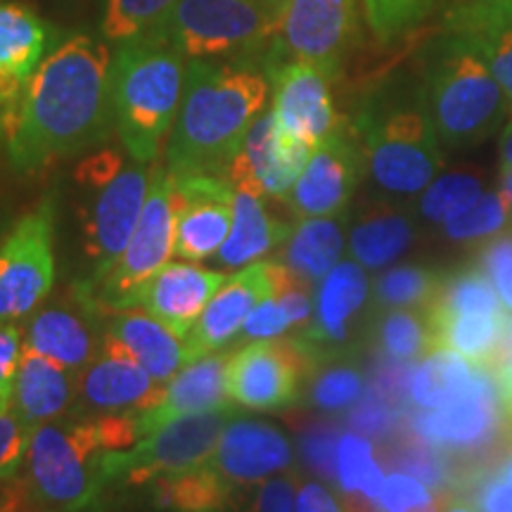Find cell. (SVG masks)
Segmentation results:
<instances>
[{
  "instance_id": "1",
  "label": "cell",
  "mask_w": 512,
  "mask_h": 512,
  "mask_svg": "<svg viewBox=\"0 0 512 512\" xmlns=\"http://www.w3.org/2000/svg\"><path fill=\"white\" fill-rule=\"evenodd\" d=\"M112 55L107 43L86 34L69 36L46 55L5 138L17 174L46 171L110 138Z\"/></svg>"
},
{
  "instance_id": "2",
  "label": "cell",
  "mask_w": 512,
  "mask_h": 512,
  "mask_svg": "<svg viewBox=\"0 0 512 512\" xmlns=\"http://www.w3.org/2000/svg\"><path fill=\"white\" fill-rule=\"evenodd\" d=\"M266 98V74L252 64L188 60L181 110L166 143V169L174 176H228Z\"/></svg>"
},
{
  "instance_id": "3",
  "label": "cell",
  "mask_w": 512,
  "mask_h": 512,
  "mask_svg": "<svg viewBox=\"0 0 512 512\" xmlns=\"http://www.w3.org/2000/svg\"><path fill=\"white\" fill-rule=\"evenodd\" d=\"M140 439L138 411L55 418L34 427L27 453V498L48 512H86L107 484L105 453Z\"/></svg>"
},
{
  "instance_id": "4",
  "label": "cell",
  "mask_w": 512,
  "mask_h": 512,
  "mask_svg": "<svg viewBox=\"0 0 512 512\" xmlns=\"http://www.w3.org/2000/svg\"><path fill=\"white\" fill-rule=\"evenodd\" d=\"M188 62L174 48L133 36L112 55L110 98L114 131L126 155L155 162L181 110Z\"/></svg>"
},
{
  "instance_id": "5",
  "label": "cell",
  "mask_w": 512,
  "mask_h": 512,
  "mask_svg": "<svg viewBox=\"0 0 512 512\" xmlns=\"http://www.w3.org/2000/svg\"><path fill=\"white\" fill-rule=\"evenodd\" d=\"M366 169L394 197L418 195L441 169V143L425 86L394 83L370 95L356 119Z\"/></svg>"
},
{
  "instance_id": "6",
  "label": "cell",
  "mask_w": 512,
  "mask_h": 512,
  "mask_svg": "<svg viewBox=\"0 0 512 512\" xmlns=\"http://www.w3.org/2000/svg\"><path fill=\"white\" fill-rule=\"evenodd\" d=\"M425 93L439 143L448 150L484 143L512 112L486 62L456 34L441 41L430 62Z\"/></svg>"
},
{
  "instance_id": "7",
  "label": "cell",
  "mask_w": 512,
  "mask_h": 512,
  "mask_svg": "<svg viewBox=\"0 0 512 512\" xmlns=\"http://www.w3.org/2000/svg\"><path fill=\"white\" fill-rule=\"evenodd\" d=\"M150 174L145 164L126 162L117 150L95 152L76 169V181L91 192L79 214L83 252L93 264L88 280H100L124 254L143 214Z\"/></svg>"
},
{
  "instance_id": "8",
  "label": "cell",
  "mask_w": 512,
  "mask_h": 512,
  "mask_svg": "<svg viewBox=\"0 0 512 512\" xmlns=\"http://www.w3.org/2000/svg\"><path fill=\"white\" fill-rule=\"evenodd\" d=\"M138 36L174 48L185 60H219L254 53L273 41L275 29L261 0H178Z\"/></svg>"
},
{
  "instance_id": "9",
  "label": "cell",
  "mask_w": 512,
  "mask_h": 512,
  "mask_svg": "<svg viewBox=\"0 0 512 512\" xmlns=\"http://www.w3.org/2000/svg\"><path fill=\"white\" fill-rule=\"evenodd\" d=\"M174 176L164 164L152 166L150 192L138 228L124 254L100 280H81L102 313L133 309L138 294L174 254Z\"/></svg>"
},
{
  "instance_id": "10",
  "label": "cell",
  "mask_w": 512,
  "mask_h": 512,
  "mask_svg": "<svg viewBox=\"0 0 512 512\" xmlns=\"http://www.w3.org/2000/svg\"><path fill=\"white\" fill-rule=\"evenodd\" d=\"M230 420H233V408L183 415L145 434L131 448L107 451V482L124 479L126 484H147L159 477L207 465Z\"/></svg>"
},
{
  "instance_id": "11",
  "label": "cell",
  "mask_w": 512,
  "mask_h": 512,
  "mask_svg": "<svg viewBox=\"0 0 512 512\" xmlns=\"http://www.w3.org/2000/svg\"><path fill=\"white\" fill-rule=\"evenodd\" d=\"M55 195H46L0 240V320L29 316L55 285Z\"/></svg>"
},
{
  "instance_id": "12",
  "label": "cell",
  "mask_w": 512,
  "mask_h": 512,
  "mask_svg": "<svg viewBox=\"0 0 512 512\" xmlns=\"http://www.w3.org/2000/svg\"><path fill=\"white\" fill-rule=\"evenodd\" d=\"M311 373L313 361L299 339H254L228 356V396L252 411H283L299 401Z\"/></svg>"
},
{
  "instance_id": "13",
  "label": "cell",
  "mask_w": 512,
  "mask_h": 512,
  "mask_svg": "<svg viewBox=\"0 0 512 512\" xmlns=\"http://www.w3.org/2000/svg\"><path fill=\"white\" fill-rule=\"evenodd\" d=\"M356 17L358 0H292L271 41L268 67L299 60L337 76L356 34Z\"/></svg>"
},
{
  "instance_id": "14",
  "label": "cell",
  "mask_w": 512,
  "mask_h": 512,
  "mask_svg": "<svg viewBox=\"0 0 512 512\" xmlns=\"http://www.w3.org/2000/svg\"><path fill=\"white\" fill-rule=\"evenodd\" d=\"M316 147L280 128L273 112L261 117L249 128L238 157L228 169L235 190H249L256 195L287 200L290 190L302 176Z\"/></svg>"
},
{
  "instance_id": "15",
  "label": "cell",
  "mask_w": 512,
  "mask_h": 512,
  "mask_svg": "<svg viewBox=\"0 0 512 512\" xmlns=\"http://www.w3.org/2000/svg\"><path fill=\"white\" fill-rule=\"evenodd\" d=\"M366 169L361 140L356 131L339 128L316 145L313 155L287 195V204L299 219L339 216L349 207L351 197Z\"/></svg>"
},
{
  "instance_id": "16",
  "label": "cell",
  "mask_w": 512,
  "mask_h": 512,
  "mask_svg": "<svg viewBox=\"0 0 512 512\" xmlns=\"http://www.w3.org/2000/svg\"><path fill=\"white\" fill-rule=\"evenodd\" d=\"M335 74L313 62H280L268 67L273 117L292 136L320 145L342 128L332 102Z\"/></svg>"
},
{
  "instance_id": "17",
  "label": "cell",
  "mask_w": 512,
  "mask_h": 512,
  "mask_svg": "<svg viewBox=\"0 0 512 512\" xmlns=\"http://www.w3.org/2000/svg\"><path fill=\"white\" fill-rule=\"evenodd\" d=\"M174 211V254L188 261L209 259L233 228V183L228 176H174Z\"/></svg>"
},
{
  "instance_id": "18",
  "label": "cell",
  "mask_w": 512,
  "mask_h": 512,
  "mask_svg": "<svg viewBox=\"0 0 512 512\" xmlns=\"http://www.w3.org/2000/svg\"><path fill=\"white\" fill-rule=\"evenodd\" d=\"M162 394V384L152 380L138 358L105 330L100 354L79 373V396H76L74 413L145 411V408L157 406Z\"/></svg>"
},
{
  "instance_id": "19",
  "label": "cell",
  "mask_w": 512,
  "mask_h": 512,
  "mask_svg": "<svg viewBox=\"0 0 512 512\" xmlns=\"http://www.w3.org/2000/svg\"><path fill=\"white\" fill-rule=\"evenodd\" d=\"M105 316L86 287L74 285L72 304H53L34 311L27 325V349L53 358L60 366L81 373L100 354L105 335L95 320Z\"/></svg>"
},
{
  "instance_id": "20",
  "label": "cell",
  "mask_w": 512,
  "mask_h": 512,
  "mask_svg": "<svg viewBox=\"0 0 512 512\" xmlns=\"http://www.w3.org/2000/svg\"><path fill=\"white\" fill-rule=\"evenodd\" d=\"M273 287V261H254L240 273L230 275L185 335L195 358L235 347L247 316L264 299L273 297Z\"/></svg>"
},
{
  "instance_id": "21",
  "label": "cell",
  "mask_w": 512,
  "mask_h": 512,
  "mask_svg": "<svg viewBox=\"0 0 512 512\" xmlns=\"http://www.w3.org/2000/svg\"><path fill=\"white\" fill-rule=\"evenodd\" d=\"M55 29L22 3H0V112L8 131Z\"/></svg>"
},
{
  "instance_id": "22",
  "label": "cell",
  "mask_w": 512,
  "mask_h": 512,
  "mask_svg": "<svg viewBox=\"0 0 512 512\" xmlns=\"http://www.w3.org/2000/svg\"><path fill=\"white\" fill-rule=\"evenodd\" d=\"M209 463L228 484H259L290 470L292 446L268 422L233 418Z\"/></svg>"
},
{
  "instance_id": "23",
  "label": "cell",
  "mask_w": 512,
  "mask_h": 512,
  "mask_svg": "<svg viewBox=\"0 0 512 512\" xmlns=\"http://www.w3.org/2000/svg\"><path fill=\"white\" fill-rule=\"evenodd\" d=\"M368 297V280L361 264L342 261L320 280L316 294V316L299 342L309 351L313 368L328 358L339 356L347 342L351 318L363 309Z\"/></svg>"
},
{
  "instance_id": "24",
  "label": "cell",
  "mask_w": 512,
  "mask_h": 512,
  "mask_svg": "<svg viewBox=\"0 0 512 512\" xmlns=\"http://www.w3.org/2000/svg\"><path fill=\"white\" fill-rule=\"evenodd\" d=\"M228 275L190 264H166L140 290L133 309H143L159 323L185 337L207 309Z\"/></svg>"
},
{
  "instance_id": "25",
  "label": "cell",
  "mask_w": 512,
  "mask_h": 512,
  "mask_svg": "<svg viewBox=\"0 0 512 512\" xmlns=\"http://www.w3.org/2000/svg\"><path fill=\"white\" fill-rule=\"evenodd\" d=\"M228 356L230 354L216 351V354L195 358L183 370H178L169 380V387L164 389L157 406L138 411L140 439L183 415L233 408L226 384Z\"/></svg>"
},
{
  "instance_id": "26",
  "label": "cell",
  "mask_w": 512,
  "mask_h": 512,
  "mask_svg": "<svg viewBox=\"0 0 512 512\" xmlns=\"http://www.w3.org/2000/svg\"><path fill=\"white\" fill-rule=\"evenodd\" d=\"M446 29L477 50L512 110V0H465L448 12Z\"/></svg>"
},
{
  "instance_id": "27",
  "label": "cell",
  "mask_w": 512,
  "mask_h": 512,
  "mask_svg": "<svg viewBox=\"0 0 512 512\" xmlns=\"http://www.w3.org/2000/svg\"><path fill=\"white\" fill-rule=\"evenodd\" d=\"M79 396V373L60 366L53 358L24 347L19 363L15 389H12V411L27 425L62 418Z\"/></svg>"
},
{
  "instance_id": "28",
  "label": "cell",
  "mask_w": 512,
  "mask_h": 512,
  "mask_svg": "<svg viewBox=\"0 0 512 512\" xmlns=\"http://www.w3.org/2000/svg\"><path fill=\"white\" fill-rule=\"evenodd\" d=\"M107 335L117 339L126 351H131L140 366L159 384L169 382L185 363L195 361L185 337L176 335L147 311L126 309L112 313Z\"/></svg>"
},
{
  "instance_id": "29",
  "label": "cell",
  "mask_w": 512,
  "mask_h": 512,
  "mask_svg": "<svg viewBox=\"0 0 512 512\" xmlns=\"http://www.w3.org/2000/svg\"><path fill=\"white\" fill-rule=\"evenodd\" d=\"M290 223L278 221L266 207V197L249 190H235L233 228L219 249L223 268H242L283 247L292 235Z\"/></svg>"
},
{
  "instance_id": "30",
  "label": "cell",
  "mask_w": 512,
  "mask_h": 512,
  "mask_svg": "<svg viewBox=\"0 0 512 512\" xmlns=\"http://www.w3.org/2000/svg\"><path fill=\"white\" fill-rule=\"evenodd\" d=\"M344 249V221L339 216L302 219L285 242L283 261L309 283L323 280L337 266Z\"/></svg>"
},
{
  "instance_id": "31",
  "label": "cell",
  "mask_w": 512,
  "mask_h": 512,
  "mask_svg": "<svg viewBox=\"0 0 512 512\" xmlns=\"http://www.w3.org/2000/svg\"><path fill=\"white\" fill-rule=\"evenodd\" d=\"M413 242V223L389 204H373L358 216L351 228L349 247L356 261L366 268H382L406 252Z\"/></svg>"
},
{
  "instance_id": "32",
  "label": "cell",
  "mask_w": 512,
  "mask_h": 512,
  "mask_svg": "<svg viewBox=\"0 0 512 512\" xmlns=\"http://www.w3.org/2000/svg\"><path fill=\"white\" fill-rule=\"evenodd\" d=\"M505 316L508 313H458L430 318L437 349H451L472 361V366L489 368L501 351Z\"/></svg>"
},
{
  "instance_id": "33",
  "label": "cell",
  "mask_w": 512,
  "mask_h": 512,
  "mask_svg": "<svg viewBox=\"0 0 512 512\" xmlns=\"http://www.w3.org/2000/svg\"><path fill=\"white\" fill-rule=\"evenodd\" d=\"M472 370L458 351L437 349L415 368L411 399L420 408H441L465 399L472 392Z\"/></svg>"
},
{
  "instance_id": "34",
  "label": "cell",
  "mask_w": 512,
  "mask_h": 512,
  "mask_svg": "<svg viewBox=\"0 0 512 512\" xmlns=\"http://www.w3.org/2000/svg\"><path fill=\"white\" fill-rule=\"evenodd\" d=\"M228 484L211 463L155 479V501L174 512H221L230 501Z\"/></svg>"
},
{
  "instance_id": "35",
  "label": "cell",
  "mask_w": 512,
  "mask_h": 512,
  "mask_svg": "<svg viewBox=\"0 0 512 512\" xmlns=\"http://www.w3.org/2000/svg\"><path fill=\"white\" fill-rule=\"evenodd\" d=\"M375 344L382 356L418 361L437 351L434 330L425 309H387L375 325Z\"/></svg>"
},
{
  "instance_id": "36",
  "label": "cell",
  "mask_w": 512,
  "mask_h": 512,
  "mask_svg": "<svg viewBox=\"0 0 512 512\" xmlns=\"http://www.w3.org/2000/svg\"><path fill=\"white\" fill-rule=\"evenodd\" d=\"M425 311L430 318L458 313H503V304L489 275L479 268H470L441 280L437 297Z\"/></svg>"
},
{
  "instance_id": "37",
  "label": "cell",
  "mask_w": 512,
  "mask_h": 512,
  "mask_svg": "<svg viewBox=\"0 0 512 512\" xmlns=\"http://www.w3.org/2000/svg\"><path fill=\"white\" fill-rule=\"evenodd\" d=\"M337 484L344 494H363L377 501L384 486V470L377 463L368 437L347 432L337 444Z\"/></svg>"
},
{
  "instance_id": "38",
  "label": "cell",
  "mask_w": 512,
  "mask_h": 512,
  "mask_svg": "<svg viewBox=\"0 0 512 512\" xmlns=\"http://www.w3.org/2000/svg\"><path fill=\"white\" fill-rule=\"evenodd\" d=\"M441 287L430 268L399 266L375 280V306L380 309H427Z\"/></svg>"
},
{
  "instance_id": "39",
  "label": "cell",
  "mask_w": 512,
  "mask_h": 512,
  "mask_svg": "<svg viewBox=\"0 0 512 512\" xmlns=\"http://www.w3.org/2000/svg\"><path fill=\"white\" fill-rule=\"evenodd\" d=\"M366 392L363 375L351 361L339 356L318 363L309 377V401L320 411H342L354 406Z\"/></svg>"
},
{
  "instance_id": "40",
  "label": "cell",
  "mask_w": 512,
  "mask_h": 512,
  "mask_svg": "<svg viewBox=\"0 0 512 512\" xmlns=\"http://www.w3.org/2000/svg\"><path fill=\"white\" fill-rule=\"evenodd\" d=\"M482 183L470 174H446L422 190L420 214L427 221L444 223L472 207L482 197Z\"/></svg>"
},
{
  "instance_id": "41",
  "label": "cell",
  "mask_w": 512,
  "mask_h": 512,
  "mask_svg": "<svg viewBox=\"0 0 512 512\" xmlns=\"http://www.w3.org/2000/svg\"><path fill=\"white\" fill-rule=\"evenodd\" d=\"M176 3L178 0H107L102 15V36L107 38V43L119 46L150 29Z\"/></svg>"
},
{
  "instance_id": "42",
  "label": "cell",
  "mask_w": 512,
  "mask_h": 512,
  "mask_svg": "<svg viewBox=\"0 0 512 512\" xmlns=\"http://www.w3.org/2000/svg\"><path fill=\"white\" fill-rule=\"evenodd\" d=\"M453 501V496L434 491L418 477L399 470L384 477L382 494L377 498L384 512H444Z\"/></svg>"
},
{
  "instance_id": "43",
  "label": "cell",
  "mask_w": 512,
  "mask_h": 512,
  "mask_svg": "<svg viewBox=\"0 0 512 512\" xmlns=\"http://www.w3.org/2000/svg\"><path fill=\"white\" fill-rule=\"evenodd\" d=\"M508 214L510 202L505 200L503 192H484L472 207L444 221V233L451 240L491 238V235H496L505 226Z\"/></svg>"
},
{
  "instance_id": "44",
  "label": "cell",
  "mask_w": 512,
  "mask_h": 512,
  "mask_svg": "<svg viewBox=\"0 0 512 512\" xmlns=\"http://www.w3.org/2000/svg\"><path fill=\"white\" fill-rule=\"evenodd\" d=\"M432 0H363L366 22L377 41L389 43L413 29L430 10Z\"/></svg>"
},
{
  "instance_id": "45",
  "label": "cell",
  "mask_w": 512,
  "mask_h": 512,
  "mask_svg": "<svg viewBox=\"0 0 512 512\" xmlns=\"http://www.w3.org/2000/svg\"><path fill=\"white\" fill-rule=\"evenodd\" d=\"M399 408L401 406L384 399L380 392H375V389L370 387L368 392H363L361 399L354 403V411L349 415V422L358 434H363V437L389 441L401 432V427H406Z\"/></svg>"
},
{
  "instance_id": "46",
  "label": "cell",
  "mask_w": 512,
  "mask_h": 512,
  "mask_svg": "<svg viewBox=\"0 0 512 512\" xmlns=\"http://www.w3.org/2000/svg\"><path fill=\"white\" fill-rule=\"evenodd\" d=\"M342 432L337 422H311L299 437V451L304 463L325 482H337V444Z\"/></svg>"
},
{
  "instance_id": "47",
  "label": "cell",
  "mask_w": 512,
  "mask_h": 512,
  "mask_svg": "<svg viewBox=\"0 0 512 512\" xmlns=\"http://www.w3.org/2000/svg\"><path fill=\"white\" fill-rule=\"evenodd\" d=\"M31 427L12 411L0 413V484L17 479L19 467L27 460Z\"/></svg>"
},
{
  "instance_id": "48",
  "label": "cell",
  "mask_w": 512,
  "mask_h": 512,
  "mask_svg": "<svg viewBox=\"0 0 512 512\" xmlns=\"http://www.w3.org/2000/svg\"><path fill=\"white\" fill-rule=\"evenodd\" d=\"M482 268L494 283L501 304L512 313V233L496 235L484 245Z\"/></svg>"
},
{
  "instance_id": "49",
  "label": "cell",
  "mask_w": 512,
  "mask_h": 512,
  "mask_svg": "<svg viewBox=\"0 0 512 512\" xmlns=\"http://www.w3.org/2000/svg\"><path fill=\"white\" fill-rule=\"evenodd\" d=\"M24 342L22 330L15 323L0 320V408L10 411L12 406V389H15V377L22 363Z\"/></svg>"
},
{
  "instance_id": "50",
  "label": "cell",
  "mask_w": 512,
  "mask_h": 512,
  "mask_svg": "<svg viewBox=\"0 0 512 512\" xmlns=\"http://www.w3.org/2000/svg\"><path fill=\"white\" fill-rule=\"evenodd\" d=\"M413 363L396 361V358L380 356L373 370V389L380 392L384 399H389L396 406H403V401L411 399V380H413Z\"/></svg>"
},
{
  "instance_id": "51",
  "label": "cell",
  "mask_w": 512,
  "mask_h": 512,
  "mask_svg": "<svg viewBox=\"0 0 512 512\" xmlns=\"http://www.w3.org/2000/svg\"><path fill=\"white\" fill-rule=\"evenodd\" d=\"M290 320H287L285 311L275 302V297H268L256 309L249 313L245 325H242L240 339L245 342H254V339H271L280 337L283 332L290 330Z\"/></svg>"
},
{
  "instance_id": "52",
  "label": "cell",
  "mask_w": 512,
  "mask_h": 512,
  "mask_svg": "<svg viewBox=\"0 0 512 512\" xmlns=\"http://www.w3.org/2000/svg\"><path fill=\"white\" fill-rule=\"evenodd\" d=\"M254 512H297V486L292 475L266 479L256 496Z\"/></svg>"
},
{
  "instance_id": "53",
  "label": "cell",
  "mask_w": 512,
  "mask_h": 512,
  "mask_svg": "<svg viewBox=\"0 0 512 512\" xmlns=\"http://www.w3.org/2000/svg\"><path fill=\"white\" fill-rule=\"evenodd\" d=\"M470 501L477 512H512V484L501 475H494L479 486Z\"/></svg>"
},
{
  "instance_id": "54",
  "label": "cell",
  "mask_w": 512,
  "mask_h": 512,
  "mask_svg": "<svg viewBox=\"0 0 512 512\" xmlns=\"http://www.w3.org/2000/svg\"><path fill=\"white\" fill-rule=\"evenodd\" d=\"M297 512H347L335 494L320 482H306L297 489Z\"/></svg>"
},
{
  "instance_id": "55",
  "label": "cell",
  "mask_w": 512,
  "mask_h": 512,
  "mask_svg": "<svg viewBox=\"0 0 512 512\" xmlns=\"http://www.w3.org/2000/svg\"><path fill=\"white\" fill-rule=\"evenodd\" d=\"M261 3H264V10H266L268 19H271L273 29L278 31L280 22H283V17H285V12L290 10L292 0H261Z\"/></svg>"
},
{
  "instance_id": "56",
  "label": "cell",
  "mask_w": 512,
  "mask_h": 512,
  "mask_svg": "<svg viewBox=\"0 0 512 512\" xmlns=\"http://www.w3.org/2000/svg\"><path fill=\"white\" fill-rule=\"evenodd\" d=\"M501 164H503V171H512V119H510V124L505 126V131H503Z\"/></svg>"
},
{
  "instance_id": "57",
  "label": "cell",
  "mask_w": 512,
  "mask_h": 512,
  "mask_svg": "<svg viewBox=\"0 0 512 512\" xmlns=\"http://www.w3.org/2000/svg\"><path fill=\"white\" fill-rule=\"evenodd\" d=\"M22 501V496L12 494V491H5L3 496H0V512H17V505Z\"/></svg>"
},
{
  "instance_id": "58",
  "label": "cell",
  "mask_w": 512,
  "mask_h": 512,
  "mask_svg": "<svg viewBox=\"0 0 512 512\" xmlns=\"http://www.w3.org/2000/svg\"><path fill=\"white\" fill-rule=\"evenodd\" d=\"M503 479H508V482L512 484V451L508 453V458H505V463L501 465V472H498Z\"/></svg>"
},
{
  "instance_id": "59",
  "label": "cell",
  "mask_w": 512,
  "mask_h": 512,
  "mask_svg": "<svg viewBox=\"0 0 512 512\" xmlns=\"http://www.w3.org/2000/svg\"><path fill=\"white\" fill-rule=\"evenodd\" d=\"M444 512H477V510L472 508V505H467L465 501H453Z\"/></svg>"
},
{
  "instance_id": "60",
  "label": "cell",
  "mask_w": 512,
  "mask_h": 512,
  "mask_svg": "<svg viewBox=\"0 0 512 512\" xmlns=\"http://www.w3.org/2000/svg\"><path fill=\"white\" fill-rule=\"evenodd\" d=\"M5 138H8V131H5V119H3V112H0V147H3Z\"/></svg>"
},
{
  "instance_id": "61",
  "label": "cell",
  "mask_w": 512,
  "mask_h": 512,
  "mask_svg": "<svg viewBox=\"0 0 512 512\" xmlns=\"http://www.w3.org/2000/svg\"><path fill=\"white\" fill-rule=\"evenodd\" d=\"M0 413H3V408H0Z\"/></svg>"
}]
</instances>
